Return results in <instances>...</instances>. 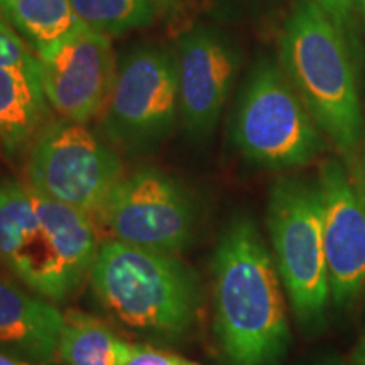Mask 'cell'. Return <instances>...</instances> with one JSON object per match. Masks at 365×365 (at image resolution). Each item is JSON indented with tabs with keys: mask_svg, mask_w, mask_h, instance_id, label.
<instances>
[{
	"mask_svg": "<svg viewBox=\"0 0 365 365\" xmlns=\"http://www.w3.org/2000/svg\"><path fill=\"white\" fill-rule=\"evenodd\" d=\"M0 68L41 70L38 54H34V49L9 24L2 14H0Z\"/></svg>",
	"mask_w": 365,
	"mask_h": 365,
	"instance_id": "cell-18",
	"label": "cell"
},
{
	"mask_svg": "<svg viewBox=\"0 0 365 365\" xmlns=\"http://www.w3.org/2000/svg\"><path fill=\"white\" fill-rule=\"evenodd\" d=\"M309 365H350L349 360L345 357H341L340 354H335V352H330V354H323L319 355L313 360Z\"/></svg>",
	"mask_w": 365,
	"mask_h": 365,
	"instance_id": "cell-22",
	"label": "cell"
},
{
	"mask_svg": "<svg viewBox=\"0 0 365 365\" xmlns=\"http://www.w3.org/2000/svg\"><path fill=\"white\" fill-rule=\"evenodd\" d=\"M0 365H34V364L24 362V360H19L16 357H11V355L0 352Z\"/></svg>",
	"mask_w": 365,
	"mask_h": 365,
	"instance_id": "cell-24",
	"label": "cell"
},
{
	"mask_svg": "<svg viewBox=\"0 0 365 365\" xmlns=\"http://www.w3.org/2000/svg\"><path fill=\"white\" fill-rule=\"evenodd\" d=\"M0 14L38 56L83 27L71 0H0Z\"/></svg>",
	"mask_w": 365,
	"mask_h": 365,
	"instance_id": "cell-15",
	"label": "cell"
},
{
	"mask_svg": "<svg viewBox=\"0 0 365 365\" xmlns=\"http://www.w3.org/2000/svg\"><path fill=\"white\" fill-rule=\"evenodd\" d=\"M178 112L176 53L145 46L127 54L105 107L103 125L113 143L129 150L158 144L173 129Z\"/></svg>",
	"mask_w": 365,
	"mask_h": 365,
	"instance_id": "cell-8",
	"label": "cell"
},
{
	"mask_svg": "<svg viewBox=\"0 0 365 365\" xmlns=\"http://www.w3.org/2000/svg\"><path fill=\"white\" fill-rule=\"evenodd\" d=\"M176 56L182 120L195 135H208L235 81L239 54L215 31L198 27L182 36Z\"/></svg>",
	"mask_w": 365,
	"mask_h": 365,
	"instance_id": "cell-12",
	"label": "cell"
},
{
	"mask_svg": "<svg viewBox=\"0 0 365 365\" xmlns=\"http://www.w3.org/2000/svg\"><path fill=\"white\" fill-rule=\"evenodd\" d=\"M120 158L85 124L59 120L44 127L31 149L27 185L48 198L98 213L122 180Z\"/></svg>",
	"mask_w": 365,
	"mask_h": 365,
	"instance_id": "cell-6",
	"label": "cell"
},
{
	"mask_svg": "<svg viewBox=\"0 0 365 365\" xmlns=\"http://www.w3.org/2000/svg\"><path fill=\"white\" fill-rule=\"evenodd\" d=\"M213 330L230 365H279L291 328L272 250L249 217L223 228L212 262Z\"/></svg>",
	"mask_w": 365,
	"mask_h": 365,
	"instance_id": "cell-1",
	"label": "cell"
},
{
	"mask_svg": "<svg viewBox=\"0 0 365 365\" xmlns=\"http://www.w3.org/2000/svg\"><path fill=\"white\" fill-rule=\"evenodd\" d=\"M267 230L291 312L304 333L322 331L331 303L317 182L281 178L267 200Z\"/></svg>",
	"mask_w": 365,
	"mask_h": 365,
	"instance_id": "cell-4",
	"label": "cell"
},
{
	"mask_svg": "<svg viewBox=\"0 0 365 365\" xmlns=\"http://www.w3.org/2000/svg\"><path fill=\"white\" fill-rule=\"evenodd\" d=\"M90 284L102 307L129 330L156 339H180L202 308L200 276L175 254L100 242Z\"/></svg>",
	"mask_w": 365,
	"mask_h": 365,
	"instance_id": "cell-3",
	"label": "cell"
},
{
	"mask_svg": "<svg viewBox=\"0 0 365 365\" xmlns=\"http://www.w3.org/2000/svg\"><path fill=\"white\" fill-rule=\"evenodd\" d=\"M38 58L49 107L65 120L86 124L105 110L118 70L110 36L83 26Z\"/></svg>",
	"mask_w": 365,
	"mask_h": 365,
	"instance_id": "cell-10",
	"label": "cell"
},
{
	"mask_svg": "<svg viewBox=\"0 0 365 365\" xmlns=\"http://www.w3.org/2000/svg\"><path fill=\"white\" fill-rule=\"evenodd\" d=\"M164 2H166V4H168V6H170V2H171V0H164Z\"/></svg>",
	"mask_w": 365,
	"mask_h": 365,
	"instance_id": "cell-26",
	"label": "cell"
},
{
	"mask_svg": "<svg viewBox=\"0 0 365 365\" xmlns=\"http://www.w3.org/2000/svg\"><path fill=\"white\" fill-rule=\"evenodd\" d=\"M317 186L331 303L350 308L365 298V156L325 159Z\"/></svg>",
	"mask_w": 365,
	"mask_h": 365,
	"instance_id": "cell-9",
	"label": "cell"
},
{
	"mask_svg": "<svg viewBox=\"0 0 365 365\" xmlns=\"http://www.w3.org/2000/svg\"><path fill=\"white\" fill-rule=\"evenodd\" d=\"M98 215L115 240L176 254L195 239L198 207L191 191L175 176L140 168L117 182Z\"/></svg>",
	"mask_w": 365,
	"mask_h": 365,
	"instance_id": "cell-7",
	"label": "cell"
},
{
	"mask_svg": "<svg viewBox=\"0 0 365 365\" xmlns=\"http://www.w3.org/2000/svg\"><path fill=\"white\" fill-rule=\"evenodd\" d=\"M232 135L247 161L279 171L307 166L328 145L281 66L267 59L250 73Z\"/></svg>",
	"mask_w": 365,
	"mask_h": 365,
	"instance_id": "cell-5",
	"label": "cell"
},
{
	"mask_svg": "<svg viewBox=\"0 0 365 365\" xmlns=\"http://www.w3.org/2000/svg\"><path fill=\"white\" fill-rule=\"evenodd\" d=\"M350 2H352L355 16H357V19L362 22L365 29V0H350Z\"/></svg>",
	"mask_w": 365,
	"mask_h": 365,
	"instance_id": "cell-23",
	"label": "cell"
},
{
	"mask_svg": "<svg viewBox=\"0 0 365 365\" xmlns=\"http://www.w3.org/2000/svg\"><path fill=\"white\" fill-rule=\"evenodd\" d=\"M176 365H200V364L191 362V360H186V359H180V362H178Z\"/></svg>",
	"mask_w": 365,
	"mask_h": 365,
	"instance_id": "cell-25",
	"label": "cell"
},
{
	"mask_svg": "<svg viewBox=\"0 0 365 365\" xmlns=\"http://www.w3.org/2000/svg\"><path fill=\"white\" fill-rule=\"evenodd\" d=\"M350 41L314 0H299L279 39V66L340 158L362 154L364 113Z\"/></svg>",
	"mask_w": 365,
	"mask_h": 365,
	"instance_id": "cell-2",
	"label": "cell"
},
{
	"mask_svg": "<svg viewBox=\"0 0 365 365\" xmlns=\"http://www.w3.org/2000/svg\"><path fill=\"white\" fill-rule=\"evenodd\" d=\"M132 346L98 318L70 312L65 314L56 355L65 365H124Z\"/></svg>",
	"mask_w": 365,
	"mask_h": 365,
	"instance_id": "cell-16",
	"label": "cell"
},
{
	"mask_svg": "<svg viewBox=\"0 0 365 365\" xmlns=\"http://www.w3.org/2000/svg\"><path fill=\"white\" fill-rule=\"evenodd\" d=\"M65 314L51 301L0 281V352L34 365L53 362Z\"/></svg>",
	"mask_w": 365,
	"mask_h": 365,
	"instance_id": "cell-13",
	"label": "cell"
},
{
	"mask_svg": "<svg viewBox=\"0 0 365 365\" xmlns=\"http://www.w3.org/2000/svg\"><path fill=\"white\" fill-rule=\"evenodd\" d=\"M346 360H349L350 365H365V328L360 333L357 344L354 345L352 352L349 354V359Z\"/></svg>",
	"mask_w": 365,
	"mask_h": 365,
	"instance_id": "cell-21",
	"label": "cell"
},
{
	"mask_svg": "<svg viewBox=\"0 0 365 365\" xmlns=\"http://www.w3.org/2000/svg\"><path fill=\"white\" fill-rule=\"evenodd\" d=\"M0 262L41 298L61 303L73 286L54 250L51 232L36 212L29 185L0 180Z\"/></svg>",
	"mask_w": 365,
	"mask_h": 365,
	"instance_id": "cell-11",
	"label": "cell"
},
{
	"mask_svg": "<svg viewBox=\"0 0 365 365\" xmlns=\"http://www.w3.org/2000/svg\"><path fill=\"white\" fill-rule=\"evenodd\" d=\"M180 359L181 357H178V355L163 352V350L153 349L149 345L134 344L124 365H176Z\"/></svg>",
	"mask_w": 365,
	"mask_h": 365,
	"instance_id": "cell-20",
	"label": "cell"
},
{
	"mask_svg": "<svg viewBox=\"0 0 365 365\" xmlns=\"http://www.w3.org/2000/svg\"><path fill=\"white\" fill-rule=\"evenodd\" d=\"M352 44H357L359 19L350 0H314Z\"/></svg>",
	"mask_w": 365,
	"mask_h": 365,
	"instance_id": "cell-19",
	"label": "cell"
},
{
	"mask_svg": "<svg viewBox=\"0 0 365 365\" xmlns=\"http://www.w3.org/2000/svg\"><path fill=\"white\" fill-rule=\"evenodd\" d=\"M48 110L41 70L0 68V145L9 154L29 144Z\"/></svg>",
	"mask_w": 365,
	"mask_h": 365,
	"instance_id": "cell-14",
	"label": "cell"
},
{
	"mask_svg": "<svg viewBox=\"0 0 365 365\" xmlns=\"http://www.w3.org/2000/svg\"><path fill=\"white\" fill-rule=\"evenodd\" d=\"M71 6L83 26L117 36L149 26L168 4L164 0H71Z\"/></svg>",
	"mask_w": 365,
	"mask_h": 365,
	"instance_id": "cell-17",
	"label": "cell"
}]
</instances>
